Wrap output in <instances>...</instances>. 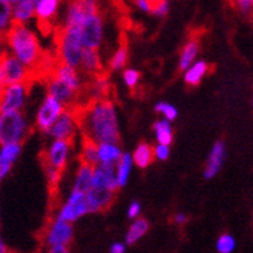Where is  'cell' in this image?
Instances as JSON below:
<instances>
[{
	"label": "cell",
	"instance_id": "18",
	"mask_svg": "<svg viewBox=\"0 0 253 253\" xmlns=\"http://www.w3.org/2000/svg\"><path fill=\"white\" fill-rule=\"evenodd\" d=\"M93 174H94V167L87 166V164H80L73 191L87 194L88 191L92 189Z\"/></svg>",
	"mask_w": 253,
	"mask_h": 253
},
{
	"label": "cell",
	"instance_id": "27",
	"mask_svg": "<svg viewBox=\"0 0 253 253\" xmlns=\"http://www.w3.org/2000/svg\"><path fill=\"white\" fill-rule=\"evenodd\" d=\"M157 138L160 145H166L169 146L172 141H173V133H172V126H170L168 120H158L153 126Z\"/></svg>",
	"mask_w": 253,
	"mask_h": 253
},
{
	"label": "cell",
	"instance_id": "29",
	"mask_svg": "<svg viewBox=\"0 0 253 253\" xmlns=\"http://www.w3.org/2000/svg\"><path fill=\"white\" fill-rule=\"evenodd\" d=\"M132 163H133V157L128 153H124L122 159L118 163V181H119L120 187L124 186L128 181V177L130 173V168H132Z\"/></svg>",
	"mask_w": 253,
	"mask_h": 253
},
{
	"label": "cell",
	"instance_id": "9",
	"mask_svg": "<svg viewBox=\"0 0 253 253\" xmlns=\"http://www.w3.org/2000/svg\"><path fill=\"white\" fill-rule=\"evenodd\" d=\"M29 85L30 84H14L1 89V102H0L1 114L20 111L21 107L24 106Z\"/></svg>",
	"mask_w": 253,
	"mask_h": 253
},
{
	"label": "cell",
	"instance_id": "43",
	"mask_svg": "<svg viewBox=\"0 0 253 253\" xmlns=\"http://www.w3.org/2000/svg\"><path fill=\"white\" fill-rule=\"evenodd\" d=\"M173 221L177 223V225H182L187 221V216L183 213H177L176 216L173 217Z\"/></svg>",
	"mask_w": 253,
	"mask_h": 253
},
{
	"label": "cell",
	"instance_id": "38",
	"mask_svg": "<svg viewBox=\"0 0 253 253\" xmlns=\"http://www.w3.org/2000/svg\"><path fill=\"white\" fill-rule=\"evenodd\" d=\"M140 211H141V206L138 202H132L128 207V217L129 218H136L138 214H140Z\"/></svg>",
	"mask_w": 253,
	"mask_h": 253
},
{
	"label": "cell",
	"instance_id": "39",
	"mask_svg": "<svg viewBox=\"0 0 253 253\" xmlns=\"http://www.w3.org/2000/svg\"><path fill=\"white\" fill-rule=\"evenodd\" d=\"M238 8H239L243 13H248L253 9V1L250 0H242V1H238Z\"/></svg>",
	"mask_w": 253,
	"mask_h": 253
},
{
	"label": "cell",
	"instance_id": "32",
	"mask_svg": "<svg viewBox=\"0 0 253 253\" xmlns=\"http://www.w3.org/2000/svg\"><path fill=\"white\" fill-rule=\"evenodd\" d=\"M42 162H43L44 170H45V176H47L49 191L50 193H54V191H57V185H58V182H60L61 174H62V172H61L60 169L54 168V167L50 166V164L47 163L45 160H42Z\"/></svg>",
	"mask_w": 253,
	"mask_h": 253
},
{
	"label": "cell",
	"instance_id": "22",
	"mask_svg": "<svg viewBox=\"0 0 253 253\" xmlns=\"http://www.w3.org/2000/svg\"><path fill=\"white\" fill-rule=\"evenodd\" d=\"M132 157H133L134 163L143 169V168L150 166L151 162L154 160V157H155V153H154L151 145H149L147 142H141L138 143V146H137Z\"/></svg>",
	"mask_w": 253,
	"mask_h": 253
},
{
	"label": "cell",
	"instance_id": "11",
	"mask_svg": "<svg viewBox=\"0 0 253 253\" xmlns=\"http://www.w3.org/2000/svg\"><path fill=\"white\" fill-rule=\"evenodd\" d=\"M117 170L118 164H98L94 168L92 187H105L113 193H117L120 187Z\"/></svg>",
	"mask_w": 253,
	"mask_h": 253
},
{
	"label": "cell",
	"instance_id": "8",
	"mask_svg": "<svg viewBox=\"0 0 253 253\" xmlns=\"http://www.w3.org/2000/svg\"><path fill=\"white\" fill-rule=\"evenodd\" d=\"M90 212L89 204H88L87 194L73 191L69 197L67 202L62 206L58 213V218L66 221V222H74L85 213Z\"/></svg>",
	"mask_w": 253,
	"mask_h": 253
},
{
	"label": "cell",
	"instance_id": "30",
	"mask_svg": "<svg viewBox=\"0 0 253 253\" xmlns=\"http://www.w3.org/2000/svg\"><path fill=\"white\" fill-rule=\"evenodd\" d=\"M126 60H128V44H126V42H122L119 49L115 52V54L111 58L110 69L114 71L123 69L126 66Z\"/></svg>",
	"mask_w": 253,
	"mask_h": 253
},
{
	"label": "cell",
	"instance_id": "37",
	"mask_svg": "<svg viewBox=\"0 0 253 253\" xmlns=\"http://www.w3.org/2000/svg\"><path fill=\"white\" fill-rule=\"evenodd\" d=\"M154 153H155V158L159 160H166L167 158L169 157V146L166 145H158L154 147Z\"/></svg>",
	"mask_w": 253,
	"mask_h": 253
},
{
	"label": "cell",
	"instance_id": "28",
	"mask_svg": "<svg viewBox=\"0 0 253 253\" xmlns=\"http://www.w3.org/2000/svg\"><path fill=\"white\" fill-rule=\"evenodd\" d=\"M149 230V222L145 218H138L136 222L132 223V226L129 227V231L126 234V244H134L137 240L142 238Z\"/></svg>",
	"mask_w": 253,
	"mask_h": 253
},
{
	"label": "cell",
	"instance_id": "10",
	"mask_svg": "<svg viewBox=\"0 0 253 253\" xmlns=\"http://www.w3.org/2000/svg\"><path fill=\"white\" fill-rule=\"evenodd\" d=\"M78 126H79V123H78L77 115L73 111L65 110L47 133L54 137L56 140L67 141V142L73 143Z\"/></svg>",
	"mask_w": 253,
	"mask_h": 253
},
{
	"label": "cell",
	"instance_id": "7",
	"mask_svg": "<svg viewBox=\"0 0 253 253\" xmlns=\"http://www.w3.org/2000/svg\"><path fill=\"white\" fill-rule=\"evenodd\" d=\"M102 17L100 12L88 16L82 25V44L84 49L97 50L102 40Z\"/></svg>",
	"mask_w": 253,
	"mask_h": 253
},
{
	"label": "cell",
	"instance_id": "16",
	"mask_svg": "<svg viewBox=\"0 0 253 253\" xmlns=\"http://www.w3.org/2000/svg\"><path fill=\"white\" fill-rule=\"evenodd\" d=\"M223 159H225V143L222 141H217L212 147L210 159H208V163H207L206 169H204V177L207 180L216 176L221 166H222Z\"/></svg>",
	"mask_w": 253,
	"mask_h": 253
},
{
	"label": "cell",
	"instance_id": "41",
	"mask_svg": "<svg viewBox=\"0 0 253 253\" xmlns=\"http://www.w3.org/2000/svg\"><path fill=\"white\" fill-rule=\"evenodd\" d=\"M126 252V246L122 243H114L110 247V253H124Z\"/></svg>",
	"mask_w": 253,
	"mask_h": 253
},
{
	"label": "cell",
	"instance_id": "21",
	"mask_svg": "<svg viewBox=\"0 0 253 253\" xmlns=\"http://www.w3.org/2000/svg\"><path fill=\"white\" fill-rule=\"evenodd\" d=\"M123 154L120 147L114 143H102L98 145V159L101 164H118Z\"/></svg>",
	"mask_w": 253,
	"mask_h": 253
},
{
	"label": "cell",
	"instance_id": "1",
	"mask_svg": "<svg viewBox=\"0 0 253 253\" xmlns=\"http://www.w3.org/2000/svg\"><path fill=\"white\" fill-rule=\"evenodd\" d=\"M5 42L10 52L31 71L33 80L44 78L47 80L56 65V56L45 54L39 45L37 35L24 24L12 22L5 33Z\"/></svg>",
	"mask_w": 253,
	"mask_h": 253
},
{
	"label": "cell",
	"instance_id": "26",
	"mask_svg": "<svg viewBox=\"0 0 253 253\" xmlns=\"http://www.w3.org/2000/svg\"><path fill=\"white\" fill-rule=\"evenodd\" d=\"M85 18H87V14L84 12L82 1H74V3L69 5L66 24L65 25H69V26H82Z\"/></svg>",
	"mask_w": 253,
	"mask_h": 253
},
{
	"label": "cell",
	"instance_id": "17",
	"mask_svg": "<svg viewBox=\"0 0 253 253\" xmlns=\"http://www.w3.org/2000/svg\"><path fill=\"white\" fill-rule=\"evenodd\" d=\"M80 69H82L84 74H88L92 78L105 73L102 69V63H101L100 54H98L97 50L93 49H84L83 60H82Z\"/></svg>",
	"mask_w": 253,
	"mask_h": 253
},
{
	"label": "cell",
	"instance_id": "20",
	"mask_svg": "<svg viewBox=\"0 0 253 253\" xmlns=\"http://www.w3.org/2000/svg\"><path fill=\"white\" fill-rule=\"evenodd\" d=\"M80 164L96 168L100 164L98 159V145L93 141L88 140L87 137H83V145H82V153H80Z\"/></svg>",
	"mask_w": 253,
	"mask_h": 253
},
{
	"label": "cell",
	"instance_id": "36",
	"mask_svg": "<svg viewBox=\"0 0 253 253\" xmlns=\"http://www.w3.org/2000/svg\"><path fill=\"white\" fill-rule=\"evenodd\" d=\"M169 5L167 1H153V10L151 13L155 14L158 17H164L168 13Z\"/></svg>",
	"mask_w": 253,
	"mask_h": 253
},
{
	"label": "cell",
	"instance_id": "14",
	"mask_svg": "<svg viewBox=\"0 0 253 253\" xmlns=\"http://www.w3.org/2000/svg\"><path fill=\"white\" fill-rule=\"evenodd\" d=\"M115 193L105 187H92L87 193L88 204L90 212H101L106 211L113 204Z\"/></svg>",
	"mask_w": 253,
	"mask_h": 253
},
{
	"label": "cell",
	"instance_id": "23",
	"mask_svg": "<svg viewBox=\"0 0 253 253\" xmlns=\"http://www.w3.org/2000/svg\"><path fill=\"white\" fill-rule=\"evenodd\" d=\"M58 1L57 0H38L35 1V16L43 22H49V20L56 14Z\"/></svg>",
	"mask_w": 253,
	"mask_h": 253
},
{
	"label": "cell",
	"instance_id": "44",
	"mask_svg": "<svg viewBox=\"0 0 253 253\" xmlns=\"http://www.w3.org/2000/svg\"><path fill=\"white\" fill-rule=\"evenodd\" d=\"M0 253H8L7 246H5V244H4L3 242L0 243Z\"/></svg>",
	"mask_w": 253,
	"mask_h": 253
},
{
	"label": "cell",
	"instance_id": "15",
	"mask_svg": "<svg viewBox=\"0 0 253 253\" xmlns=\"http://www.w3.org/2000/svg\"><path fill=\"white\" fill-rule=\"evenodd\" d=\"M21 153V143H7L0 150V178L9 173L12 164L16 162Z\"/></svg>",
	"mask_w": 253,
	"mask_h": 253
},
{
	"label": "cell",
	"instance_id": "34",
	"mask_svg": "<svg viewBox=\"0 0 253 253\" xmlns=\"http://www.w3.org/2000/svg\"><path fill=\"white\" fill-rule=\"evenodd\" d=\"M155 111L157 113H162L166 117V120L170 122V120H174L177 118V110L176 107L169 105V103L167 102H159L157 103V106H155Z\"/></svg>",
	"mask_w": 253,
	"mask_h": 253
},
{
	"label": "cell",
	"instance_id": "25",
	"mask_svg": "<svg viewBox=\"0 0 253 253\" xmlns=\"http://www.w3.org/2000/svg\"><path fill=\"white\" fill-rule=\"evenodd\" d=\"M199 50V42L197 39H191L186 43V45L183 47L182 52H181V58H180V70H187L194 61L195 56L198 54Z\"/></svg>",
	"mask_w": 253,
	"mask_h": 253
},
{
	"label": "cell",
	"instance_id": "6",
	"mask_svg": "<svg viewBox=\"0 0 253 253\" xmlns=\"http://www.w3.org/2000/svg\"><path fill=\"white\" fill-rule=\"evenodd\" d=\"M65 110L66 109H65V106L60 101L48 94L45 97V100L43 101V103H42L39 111H38V126L42 130H44V132H48L54 126V123L58 120V118L62 115Z\"/></svg>",
	"mask_w": 253,
	"mask_h": 253
},
{
	"label": "cell",
	"instance_id": "13",
	"mask_svg": "<svg viewBox=\"0 0 253 253\" xmlns=\"http://www.w3.org/2000/svg\"><path fill=\"white\" fill-rule=\"evenodd\" d=\"M71 145L73 143L67 142V141L54 140L49 146V149L43 154L42 160H45L50 166L62 172L65 166H66L67 155H69Z\"/></svg>",
	"mask_w": 253,
	"mask_h": 253
},
{
	"label": "cell",
	"instance_id": "33",
	"mask_svg": "<svg viewBox=\"0 0 253 253\" xmlns=\"http://www.w3.org/2000/svg\"><path fill=\"white\" fill-rule=\"evenodd\" d=\"M235 248V239L229 234H222L217 240V251L220 253H231Z\"/></svg>",
	"mask_w": 253,
	"mask_h": 253
},
{
	"label": "cell",
	"instance_id": "42",
	"mask_svg": "<svg viewBox=\"0 0 253 253\" xmlns=\"http://www.w3.org/2000/svg\"><path fill=\"white\" fill-rule=\"evenodd\" d=\"M48 253H69L66 246H54L50 247V250Z\"/></svg>",
	"mask_w": 253,
	"mask_h": 253
},
{
	"label": "cell",
	"instance_id": "35",
	"mask_svg": "<svg viewBox=\"0 0 253 253\" xmlns=\"http://www.w3.org/2000/svg\"><path fill=\"white\" fill-rule=\"evenodd\" d=\"M123 78L126 84L129 88H136L138 80H140V73L133 69H126L123 73Z\"/></svg>",
	"mask_w": 253,
	"mask_h": 253
},
{
	"label": "cell",
	"instance_id": "31",
	"mask_svg": "<svg viewBox=\"0 0 253 253\" xmlns=\"http://www.w3.org/2000/svg\"><path fill=\"white\" fill-rule=\"evenodd\" d=\"M1 13H0V29L7 33L10 27V22H13V3L3 0L1 1Z\"/></svg>",
	"mask_w": 253,
	"mask_h": 253
},
{
	"label": "cell",
	"instance_id": "4",
	"mask_svg": "<svg viewBox=\"0 0 253 253\" xmlns=\"http://www.w3.org/2000/svg\"><path fill=\"white\" fill-rule=\"evenodd\" d=\"M31 71L9 52H3L0 58V85L1 89L14 84H30Z\"/></svg>",
	"mask_w": 253,
	"mask_h": 253
},
{
	"label": "cell",
	"instance_id": "3",
	"mask_svg": "<svg viewBox=\"0 0 253 253\" xmlns=\"http://www.w3.org/2000/svg\"><path fill=\"white\" fill-rule=\"evenodd\" d=\"M56 58L67 66L79 69L83 60L84 48L82 44V26L60 27L56 34Z\"/></svg>",
	"mask_w": 253,
	"mask_h": 253
},
{
	"label": "cell",
	"instance_id": "2",
	"mask_svg": "<svg viewBox=\"0 0 253 253\" xmlns=\"http://www.w3.org/2000/svg\"><path fill=\"white\" fill-rule=\"evenodd\" d=\"M73 113L77 115L83 137H87L97 145L119 143L117 113L110 100L89 101L85 106L79 107Z\"/></svg>",
	"mask_w": 253,
	"mask_h": 253
},
{
	"label": "cell",
	"instance_id": "5",
	"mask_svg": "<svg viewBox=\"0 0 253 253\" xmlns=\"http://www.w3.org/2000/svg\"><path fill=\"white\" fill-rule=\"evenodd\" d=\"M27 123L20 111L1 114L0 117V142L21 143L26 136Z\"/></svg>",
	"mask_w": 253,
	"mask_h": 253
},
{
	"label": "cell",
	"instance_id": "40",
	"mask_svg": "<svg viewBox=\"0 0 253 253\" xmlns=\"http://www.w3.org/2000/svg\"><path fill=\"white\" fill-rule=\"evenodd\" d=\"M137 7L142 9L143 12H151L153 10V1H146V0H138L136 1Z\"/></svg>",
	"mask_w": 253,
	"mask_h": 253
},
{
	"label": "cell",
	"instance_id": "12",
	"mask_svg": "<svg viewBox=\"0 0 253 253\" xmlns=\"http://www.w3.org/2000/svg\"><path fill=\"white\" fill-rule=\"evenodd\" d=\"M73 239V226L70 222L57 217L47 229L45 242L48 246H67Z\"/></svg>",
	"mask_w": 253,
	"mask_h": 253
},
{
	"label": "cell",
	"instance_id": "24",
	"mask_svg": "<svg viewBox=\"0 0 253 253\" xmlns=\"http://www.w3.org/2000/svg\"><path fill=\"white\" fill-rule=\"evenodd\" d=\"M208 71V65L204 61H198L191 67H189L185 73V83L187 85H198L202 82L203 77Z\"/></svg>",
	"mask_w": 253,
	"mask_h": 253
},
{
	"label": "cell",
	"instance_id": "19",
	"mask_svg": "<svg viewBox=\"0 0 253 253\" xmlns=\"http://www.w3.org/2000/svg\"><path fill=\"white\" fill-rule=\"evenodd\" d=\"M35 14V1L18 0L13 1V22L24 24Z\"/></svg>",
	"mask_w": 253,
	"mask_h": 253
}]
</instances>
